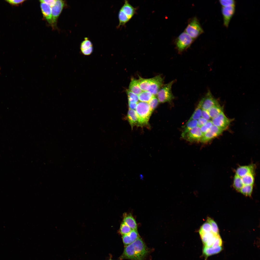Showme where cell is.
Listing matches in <instances>:
<instances>
[{
  "instance_id": "1",
  "label": "cell",
  "mask_w": 260,
  "mask_h": 260,
  "mask_svg": "<svg viewBox=\"0 0 260 260\" xmlns=\"http://www.w3.org/2000/svg\"><path fill=\"white\" fill-rule=\"evenodd\" d=\"M148 253L146 245L139 237L134 241L125 247L120 259L143 260Z\"/></svg>"
},
{
  "instance_id": "2",
  "label": "cell",
  "mask_w": 260,
  "mask_h": 260,
  "mask_svg": "<svg viewBox=\"0 0 260 260\" xmlns=\"http://www.w3.org/2000/svg\"><path fill=\"white\" fill-rule=\"evenodd\" d=\"M135 111L137 117V126H143L147 124L152 112L148 103L142 102H138Z\"/></svg>"
},
{
  "instance_id": "3",
  "label": "cell",
  "mask_w": 260,
  "mask_h": 260,
  "mask_svg": "<svg viewBox=\"0 0 260 260\" xmlns=\"http://www.w3.org/2000/svg\"><path fill=\"white\" fill-rule=\"evenodd\" d=\"M184 31L194 40L204 32L198 19L195 17L190 20Z\"/></svg>"
},
{
  "instance_id": "4",
  "label": "cell",
  "mask_w": 260,
  "mask_h": 260,
  "mask_svg": "<svg viewBox=\"0 0 260 260\" xmlns=\"http://www.w3.org/2000/svg\"><path fill=\"white\" fill-rule=\"evenodd\" d=\"M175 81L173 80L163 85L160 89L156 95L159 102H170L174 99V96L171 89L172 86Z\"/></svg>"
},
{
  "instance_id": "5",
  "label": "cell",
  "mask_w": 260,
  "mask_h": 260,
  "mask_svg": "<svg viewBox=\"0 0 260 260\" xmlns=\"http://www.w3.org/2000/svg\"><path fill=\"white\" fill-rule=\"evenodd\" d=\"M185 31L181 33L176 39V47L179 52H181L189 48L194 41Z\"/></svg>"
},
{
  "instance_id": "6",
  "label": "cell",
  "mask_w": 260,
  "mask_h": 260,
  "mask_svg": "<svg viewBox=\"0 0 260 260\" xmlns=\"http://www.w3.org/2000/svg\"><path fill=\"white\" fill-rule=\"evenodd\" d=\"M198 104L202 109L208 111L210 108L219 104L218 101L214 98L209 90L199 102Z\"/></svg>"
},
{
  "instance_id": "7",
  "label": "cell",
  "mask_w": 260,
  "mask_h": 260,
  "mask_svg": "<svg viewBox=\"0 0 260 260\" xmlns=\"http://www.w3.org/2000/svg\"><path fill=\"white\" fill-rule=\"evenodd\" d=\"M211 121L213 125L223 130L227 128L230 122V120L226 116L223 111L212 119Z\"/></svg>"
},
{
  "instance_id": "8",
  "label": "cell",
  "mask_w": 260,
  "mask_h": 260,
  "mask_svg": "<svg viewBox=\"0 0 260 260\" xmlns=\"http://www.w3.org/2000/svg\"><path fill=\"white\" fill-rule=\"evenodd\" d=\"M223 131L222 129L213 125L202 135L200 141L203 143H207L221 134Z\"/></svg>"
},
{
  "instance_id": "9",
  "label": "cell",
  "mask_w": 260,
  "mask_h": 260,
  "mask_svg": "<svg viewBox=\"0 0 260 260\" xmlns=\"http://www.w3.org/2000/svg\"><path fill=\"white\" fill-rule=\"evenodd\" d=\"M235 6L221 7V12L223 17V25L226 28L228 27L231 20L235 13Z\"/></svg>"
},
{
  "instance_id": "10",
  "label": "cell",
  "mask_w": 260,
  "mask_h": 260,
  "mask_svg": "<svg viewBox=\"0 0 260 260\" xmlns=\"http://www.w3.org/2000/svg\"><path fill=\"white\" fill-rule=\"evenodd\" d=\"M163 78L160 75L150 78V87L148 91L155 96L163 85Z\"/></svg>"
},
{
  "instance_id": "11",
  "label": "cell",
  "mask_w": 260,
  "mask_h": 260,
  "mask_svg": "<svg viewBox=\"0 0 260 260\" xmlns=\"http://www.w3.org/2000/svg\"><path fill=\"white\" fill-rule=\"evenodd\" d=\"M65 5V2L64 1L61 0H56L54 5L51 7L53 26L55 25L58 18Z\"/></svg>"
},
{
  "instance_id": "12",
  "label": "cell",
  "mask_w": 260,
  "mask_h": 260,
  "mask_svg": "<svg viewBox=\"0 0 260 260\" xmlns=\"http://www.w3.org/2000/svg\"><path fill=\"white\" fill-rule=\"evenodd\" d=\"M203 134L200 127L196 126L189 131L183 138L191 142L200 141Z\"/></svg>"
},
{
  "instance_id": "13",
  "label": "cell",
  "mask_w": 260,
  "mask_h": 260,
  "mask_svg": "<svg viewBox=\"0 0 260 260\" xmlns=\"http://www.w3.org/2000/svg\"><path fill=\"white\" fill-rule=\"evenodd\" d=\"M80 49L82 53L85 56L90 55L93 52V48L92 43L87 37H85L81 43Z\"/></svg>"
},
{
  "instance_id": "14",
  "label": "cell",
  "mask_w": 260,
  "mask_h": 260,
  "mask_svg": "<svg viewBox=\"0 0 260 260\" xmlns=\"http://www.w3.org/2000/svg\"><path fill=\"white\" fill-rule=\"evenodd\" d=\"M139 237L137 230H132L129 233L122 235L123 241L125 246L131 243Z\"/></svg>"
},
{
  "instance_id": "15",
  "label": "cell",
  "mask_w": 260,
  "mask_h": 260,
  "mask_svg": "<svg viewBox=\"0 0 260 260\" xmlns=\"http://www.w3.org/2000/svg\"><path fill=\"white\" fill-rule=\"evenodd\" d=\"M40 6L43 16L47 22L53 26L52 18L51 7L46 4L40 2Z\"/></svg>"
},
{
  "instance_id": "16",
  "label": "cell",
  "mask_w": 260,
  "mask_h": 260,
  "mask_svg": "<svg viewBox=\"0 0 260 260\" xmlns=\"http://www.w3.org/2000/svg\"><path fill=\"white\" fill-rule=\"evenodd\" d=\"M255 169V166L254 164L240 166L236 170L235 174L242 177L248 173H254Z\"/></svg>"
},
{
  "instance_id": "17",
  "label": "cell",
  "mask_w": 260,
  "mask_h": 260,
  "mask_svg": "<svg viewBox=\"0 0 260 260\" xmlns=\"http://www.w3.org/2000/svg\"><path fill=\"white\" fill-rule=\"evenodd\" d=\"M123 221L132 230H137V226L136 221L131 214H124Z\"/></svg>"
},
{
  "instance_id": "18",
  "label": "cell",
  "mask_w": 260,
  "mask_h": 260,
  "mask_svg": "<svg viewBox=\"0 0 260 260\" xmlns=\"http://www.w3.org/2000/svg\"><path fill=\"white\" fill-rule=\"evenodd\" d=\"M130 20L135 14V8L129 3L128 1L125 0L124 3L121 8Z\"/></svg>"
},
{
  "instance_id": "19",
  "label": "cell",
  "mask_w": 260,
  "mask_h": 260,
  "mask_svg": "<svg viewBox=\"0 0 260 260\" xmlns=\"http://www.w3.org/2000/svg\"><path fill=\"white\" fill-rule=\"evenodd\" d=\"M127 118L132 128L137 125L138 119L135 110L129 109L127 115Z\"/></svg>"
},
{
  "instance_id": "20",
  "label": "cell",
  "mask_w": 260,
  "mask_h": 260,
  "mask_svg": "<svg viewBox=\"0 0 260 260\" xmlns=\"http://www.w3.org/2000/svg\"><path fill=\"white\" fill-rule=\"evenodd\" d=\"M128 90L138 95L143 91L140 88L137 80L133 78L131 79Z\"/></svg>"
},
{
  "instance_id": "21",
  "label": "cell",
  "mask_w": 260,
  "mask_h": 260,
  "mask_svg": "<svg viewBox=\"0 0 260 260\" xmlns=\"http://www.w3.org/2000/svg\"><path fill=\"white\" fill-rule=\"evenodd\" d=\"M222 249V248L221 246L215 247H204L203 249V252L204 255L208 257L219 253L221 251Z\"/></svg>"
},
{
  "instance_id": "22",
  "label": "cell",
  "mask_w": 260,
  "mask_h": 260,
  "mask_svg": "<svg viewBox=\"0 0 260 260\" xmlns=\"http://www.w3.org/2000/svg\"><path fill=\"white\" fill-rule=\"evenodd\" d=\"M138 79L139 85L143 91H148L150 86V78L145 79L139 77Z\"/></svg>"
},
{
  "instance_id": "23",
  "label": "cell",
  "mask_w": 260,
  "mask_h": 260,
  "mask_svg": "<svg viewBox=\"0 0 260 260\" xmlns=\"http://www.w3.org/2000/svg\"><path fill=\"white\" fill-rule=\"evenodd\" d=\"M197 120H189L185 125L181 134L183 138L185 135L190 130L196 126Z\"/></svg>"
},
{
  "instance_id": "24",
  "label": "cell",
  "mask_w": 260,
  "mask_h": 260,
  "mask_svg": "<svg viewBox=\"0 0 260 260\" xmlns=\"http://www.w3.org/2000/svg\"><path fill=\"white\" fill-rule=\"evenodd\" d=\"M244 185H253L254 182V173H250L241 177Z\"/></svg>"
},
{
  "instance_id": "25",
  "label": "cell",
  "mask_w": 260,
  "mask_h": 260,
  "mask_svg": "<svg viewBox=\"0 0 260 260\" xmlns=\"http://www.w3.org/2000/svg\"><path fill=\"white\" fill-rule=\"evenodd\" d=\"M211 119L217 116L223 111L222 108L219 104L214 106L210 108L208 111Z\"/></svg>"
},
{
  "instance_id": "26",
  "label": "cell",
  "mask_w": 260,
  "mask_h": 260,
  "mask_svg": "<svg viewBox=\"0 0 260 260\" xmlns=\"http://www.w3.org/2000/svg\"><path fill=\"white\" fill-rule=\"evenodd\" d=\"M154 96L148 91H142L138 95L139 100L140 102L148 103Z\"/></svg>"
},
{
  "instance_id": "27",
  "label": "cell",
  "mask_w": 260,
  "mask_h": 260,
  "mask_svg": "<svg viewBox=\"0 0 260 260\" xmlns=\"http://www.w3.org/2000/svg\"><path fill=\"white\" fill-rule=\"evenodd\" d=\"M233 185L236 190L239 191L244 185L241 177L235 174L233 179Z\"/></svg>"
},
{
  "instance_id": "28",
  "label": "cell",
  "mask_w": 260,
  "mask_h": 260,
  "mask_svg": "<svg viewBox=\"0 0 260 260\" xmlns=\"http://www.w3.org/2000/svg\"><path fill=\"white\" fill-rule=\"evenodd\" d=\"M118 18L119 23L118 27L121 26L125 25L130 20L127 15L121 9L118 13Z\"/></svg>"
},
{
  "instance_id": "29",
  "label": "cell",
  "mask_w": 260,
  "mask_h": 260,
  "mask_svg": "<svg viewBox=\"0 0 260 260\" xmlns=\"http://www.w3.org/2000/svg\"><path fill=\"white\" fill-rule=\"evenodd\" d=\"M253 188V185H244L239 192L245 195L250 196L252 194Z\"/></svg>"
},
{
  "instance_id": "30",
  "label": "cell",
  "mask_w": 260,
  "mask_h": 260,
  "mask_svg": "<svg viewBox=\"0 0 260 260\" xmlns=\"http://www.w3.org/2000/svg\"><path fill=\"white\" fill-rule=\"evenodd\" d=\"M211 227L210 223L207 221L203 223L199 231L200 235L211 232Z\"/></svg>"
},
{
  "instance_id": "31",
  "label": "cell",
  "mask_w": 260,
  "mask_h": 260,
  "mask_svg": "<svg viewBox=\"0 0 260 260\" xmlns=\"http://www.w3.org/2000/svg\"><path fill=\"white\" fill-rule=\"evenodd\" d=\"M210 224L211 227V232L214 234L217 235L219 234V230L217 225L216 222L212 219L208 217L207 220Z\"/></svg>"
},
{
  "instance_id": "32",
  "label": "cell",
  "mask_w": 260,
  "mask_h": 260,
  "mask_svg": "<svg viewBox=\"0 0 260 260\" xmlns=\"http://www.w3.org/2000/svg\"><path fill=\"white\" fill-rule=\"evenodd\" d=\"M202 110V109L201 106L198 104L195 111L189 120L198 119L201 116Z\"/></svg>"
},
{
  "instance_id": "33",
  "label": "cell",
  "mask_w": 260,
  "mask_h": 260,
  "mask_svg": "<svg viewBox=\"0 0 260 260\" xmlns=\"http://www.w3.org/2000/svg\"><path fill=\"white\" fill-rule=\"evenodd\" d=\"M132 230L128 225L123 222L121 224L119 231L123 235L129 233Z\"/></svg>"
},
{
  "instance_id": "34",
  "label": "cell",
  "mask_w": 260,
  "mask_h": 260,
  "mask_svg": "<svg viewBox=\"0 0 260 260\" xmlns=\"http://www.w3.org/2000/svg\"><path fill=\"white\" fill-rule=\"evenodd\" d=\"M128 97V101L137 103L139 99L138 95L131 92L128 90L126 91Z\"/></svg>"
},
{
  "instance_id": "35",
  "label": "cell",
  "mask_w": 260,
  "mask_h": 260,
  "mask_svg": "<svg viewBox=\"0 0 260 260\" xmlns=\"http://www.w3.org/2000/svg\"><path fill=\"white\" fill-rule=\"evenodd\" d=\"M159 102L157 98L155 96H154L148 103L150 108L152 111L157 106Z\"/></svg>"
},
{
  "instance_id": "36",
  "label": "cell",
  "mask_w": 260,
  "mask_h": 260,
  "mask_svg": "<svg viewBox=\"0 0 260 260\" xmlns=\"http://www.w3.org/2000/svg\"><path fill=\"white\" fill-rule=\"evenodd\" d=\"M215 235L211 232L204 234L200 235L202 242L204 245L210 239Z\"/></svg>"
},
{
  "instance_id": "37",
  "label": "cell",
  "mask_w": 260,
  "mask_h": 260,
  "mask_svg": "<svg viewBox=\"0 0 260 260\" xmlns=\"http://www.w3.org/2000/svg\"><path fill=\"white\" fill-rule=\"evenodd\" d=\"M219 2L222 7L235 6L236 2L233 0H220Z\"/></svg>"
},
{
  "instance_id": "38",
  "label": "cell",
  "mask_w": 260,
  "mask_h": 260,
  "mask_svg": "<svg viewBox=\"0 0 260 260\" xmlns=\"http://www.w3.org/2000/svg\"><path fill=\"white\" fill-rule=\"evenodd\" d=\"M211 120L208 121L204 125L200 128L201 131L203 135L207 132L213 125Z\"/></svg>"
},
{
  "instance_id": "39",
  "label": "cell",
  "mask_w": 260,
  "mask_h": 260,
  "mask_svg": "<svg viewBox=\"0 0 260 260\" xmlns=\"http://www.w3.org/2000/svg\"><path fill=\"white\" fill-rule=\"evenodd\" d=\"M12 6H17L21 5L26 0H5Z\"/></svg>"
},
{
  "instance_id": "40",
  "label": "cell",
  "mask_w": 260,
  "mask_h": 260,
  "mask_svg": "<svg viewBox=\"0 0 260 260\" xmlns=\"http://www.w3.org/2000/svg\"><path fill=\"white\" fill-rule=\"evenodd\" d=\"M222 243V241L221 238L219 234L217 235L216 239L212 247H215L219 246H221Z\"/></svg>"
},
{
  "instance_id": "41",
  "label": "cell",
  "mask_w": 260,
  "mask_h": 260,
  "mask_svg": "<svg viewBox=\"0 0 260 260\" xmlns=\"http://www.w3.org/2000/svg\"><path fill=\"white\" fill-rule=\"evenodd\" d=\"M217 235H215L210 239L207 242L204 244V247H211L214 243Z\"/></svg>"
},
{
  "instance_id": "42",
  "label": "cell",
  "mask_w": 260,
  "mask_h": 260,
  "mask_svg": "<svg viewBox=\"0 0 260 260\" xmlns=\"http://www.w3.org/2000/svg\"><path fill=\"white\" fill-rule=\"evenodd\" d=\"M201 116L202 117L208 121L210 120V117L208 111L202 109Z\"/></svg>"
},
{
  "instance_id": "43",
  "label": "cell",
  "mask_w": 260,
  "mask_h": 260,
  "mask_svg": "<svg viewBox=\"0 0 260 260\" xmlns=\"http://www.w3.org/2000/svg\"><path fill=\"white\" fill-rule=\"evenodd\" d=\"M208 121L202 117H200L197 121V126L200 127L205 124Z\"/></svg>"
},
{
  "instance_id": "44",
  "label": "cell",
  "mask_w": 260,
  "mask_h": 260,
  "mask_svg": "<svg viewBox=\"0 0 260 260\" xmlns=\"http://www.w3.org/2000/svg\"><path fill=\"white\" fill-rule=\"evenodd\" d=\"M56 0H40V2L44 3L50 7H52L55 4Z\"/></svg>"
},
{
  "instance_id": "45",
  "label": "cell",
  "mask_w": 260,
  "mask_h": 260,
  "mask_svg": "<svg viewBox=\"0 0 260 260\" xmlns=\"http://www.w3.org/2000/svg\"><path fill=\"white\" fill-rule=\"evenodd\" d=\"M137 103L128 102L129 109L135 110Z\"/></svg>"
},
{
  "instance_id": "46",
  "label": "cell",
  "mask_w": 260,
  "mask_h": 260,
  "mask_svg": "<svg viewBox=\"0 0 260 260\" xmlns=\"http://www.w3.org/2000/svg\"></svg>"
},
{
  "instance_id": "47",
  "label": "cell",
  "mask_w": 260,
  "mask_h": 260,
  "mask_svg": "<svg viewBox=\"0 0 260 260\" xmlns=\"http://www.w3.org/2000/svg\"></svg>"
}]
</instances>
